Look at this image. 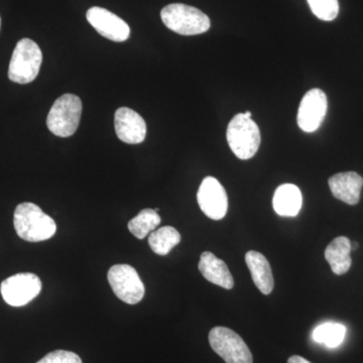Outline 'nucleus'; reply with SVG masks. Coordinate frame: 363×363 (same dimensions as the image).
Here are the masks:
<instances>
[{"label": "nucleus", "instance_id": "17", "mask_svg": "<svg viewBox=\"0 0 363 363\" xmlns=\"http://www.w3.org/2000/svg\"><path fill=\"white\" fill-rule=\"evenodd\" d=\"M350 252L351 241L345 236H339L329 243L325 250V259L330 264L334 274L342 276L350 271L352 264Z\"/></svg>", "mask_w": 363, "mask_h": 363}, {"label": "nucleus", "instance_id": "5", "mask_svg": "<svg viewBox=\"0 0 363 363\" xmlns=\"http://www.w3.org/2000/svg\"><path fill=\"white\" fill-rule=\"evenodd\" d=\"M82 116V101L74 94H64L52 104L47 125L52 135L69 138L77 130Z\"/></svg>", "mask_w": 363, "mask_h": 363}, {"label": "nucleus", "instance_id": "15", "mask_svg": "<svg viewBox=\"0 0 363 363\" xmlns=\"http://www.w3.org/2000/svg\"><path fill=\"white\" fill-rule=\"evenodd\" d=\"M245 262L257 288L264 295H269L274 289V281L269 260L262 253L250 250L245 255Z\"/></svg>", "mask_w": 363, "mask_h": 363}, {"label": "nucleus", "instance_id": "11", "mask_svg": "<svg viewBox=\"0 0 363 363\" xmlns=\"http://www.w3.org/2000/svg\"><path fill=\"white\" fill-rule=\"evenodd\" d=\"M86 18L90 25L106 39L121 43L130 38V28L128 23L107 9L91 7L86 13Z\"/></svg>", "mask_w": 363, "mask_h": 363}, {"label": "nucleus", "instance_id": "23", "mask_svg": "<svg viewBox=\"0 0 363 363\" xmlns=\"http://www.w3.org/2000/svg\"><path fill=\"white\" fill-rule=\"evenodd\" d=\"M288 363H311L305 359L304 357H298V355H293L288 359Z\"/></svg>", "mask_w": 363, "mask_h": 363}, {"label": "nucleus", "instance_id": "9", "mask_svg": "<svg viewBox=\"0 0 363 363\" xmlns=\"http://www.w3.org/2000/svg\"><path fill=\"white\" fill-rule=\"evenodd\" d=\"M197 201L203 213L213 220H221L227 214L228 197L225 189L214 177H206L197 193Z\"/></svg>", "mask_w": 363, "mask_h": 363}, {"label": "nucleus", "instance_id": "10", "mask_svg": "<svg viewBox=\"0 0 363 363\" xmlns=\"http://www.w3.org/2000/svg\"><path fill=\"white\" fill-rule=\"evenodd\" d=\"M328 101L324 91L314 88L306 93L298 107V128L305 133H314L323 123Z\"/></svg>", "mask_w": 363, "mask_h": 363}, {"label": "nucleus", "instance_id": "25", "mask_svg": "<svg viewBox=\"0 0 363 363\" xmlns=\"http://www.w3.org/2000/svg\"><path fill=\"white\" fill-rule=\"evenodd\" d=\"M245 116H247V117H250V118H252V112L250 111H247V112H245Z\"/></svg>", "mask_w": 363, "mask_h": 363}, {"label": "nucleus", "instance_id": "2", "mask_svg": "<svg viewBox=\"0 0 363 363\" xmlns=\"http://www.w3.org/2000/svg\"><path fill=\"white\" fill-rule=\"evenodd\" d=\"M161 18L169 30L182 35H201L211 26L206 14L186 4H173L164 6L161 11Z\"/></svg>", "mask_w": 363, "mask_h": 363}, {"label": "nucleus", "instance_id": "14", "mask_svg": "<svg viewBox=\"0 0 363 363\" xmlns=\"http://www.w3.org/2000/svg\"><path fill=\"white\" fill-rule=\"evenodd\" d=\"M199 271L210 283L231 290L234 286L233 274L223 260L210 252H203L200 257Z\"/></svg>", "mask_w": 363, "mask_h": 363}, {"label": "nucleus", "instance_id": "19", "mask_svg": "<svg viewBox=\"0 0 363 363\" xmlns=\"http://www.w3.org/2000/svg\"><path fill=\"white\" fill-rule=\"evenodd\" d=\"M161 222V216L155 209H143L128 222V227L136 238L143 240L147 234L156 230Z\"/></svg>", "mask_w": 363, "mask_h": 363}, {"label": "nucleus", "instance_id": "12", "mask_svg": "<svg viewBox=\"0 0 363 363\" xmlns=\"http://www.w3.org/2000/svg\"><path fill=\"white\" fill-rule=\"evenodd\" d=\"M114 128L117 138L121 142L130 145L143 143L147 135V123L145 119L128 107L117 109L114 116Z\"/></svg>", "mask_w": 363, "mask_h": 363}, {"label": "nucleus", "instance_id": "21", "mask_svg": "<svg viewBox=\"0 0 363 363\" xmlns=\"http://www.w3.org/2000/svg\"><path fill=\"white\" fill-rule=\"evenodd\" d=\"M312 13L319 20L331 21L337 18L339 13L338 0H307Z\"/></svg>", "mask_w": 363, "mask_h": 363}, {"label": "nucleus", "instance_id": "24", "mask_svg": "<svg viewBox=\"0 0 363 363\" xmlns=\"http://www.w3.org/2000/svg\"><path fill=\"white\" fill-rule=\"evenodd\" d=\"M358 248L357 242H351V250H357Z\"/></svg>", "mask_w": 363, "mask_h": 363}, {"label": "nucleus", "instance_id": "13", "mask_svg": "<svg viewBox=\"0 0 363 363\" xmlns=\"http://www.w3.org/2000/svg\"><path fill=\"white\" fill-rule=\"evenodd\" d=\"M332 194L348 205L359 202L363 178L355 172H345L332 176L328 181Z\"/></svg>", "mask_w": 363, "mask_h": 363}, {"label": "nucleus", "instance_id": "20", "mask_svg": "<svg viewBox=\"0 0 363 363\" xmlns=\"http://www.w3.org/2000/svg\"><path fill=\"white\" fill-rule=\"evenodd\" d=\"M346 327L342 324L327 322L319 325L313 331V339L317 343L324 344L328 348H336L343 342Z\"/></svg>", "mask_w": 363, "mask_h": 363}, {"label": "nucleus", "instance_id": "6", "mask_svg": "<svg viewBox=\"0 0 363 363\" xmlns=\"http://www.w3.org/2000/svg\"><path fill=\"white\" fill-rule=\"evenodd\" d=\"M209 343L226 363H253L247 343L231 329L215 327L209 332Z\"/></svg>", "mask_w": 363, "mask_h": 363}, {"label": "nucleus", "instance_id": "7", "mask_svg": "<svg viewBox=\"0 0 363 363\" xmlns=\"http://www.w3.org/2000/svg\"><path fill=\"white\" fill-rule=\"evenodd\" d=\"M107 279L116 297L126 304H138L145 297V285L135 267L116 264L109 269Z\"/></svg>", "mask_w": 363, "mask_h": 363}, {"label": "nucleus", "instance_id": "8", "mask_svg": "<svg viewBox=\"0 0 363 363\" xmlns=\"http://www.w3.org/2000/svg\"><path fill=\"white\" fill-rule=\"evenodd\" d=\"M42 291V281L37 274L21 272L4 279L0 286L2 298L13 307H23L32 302Z\"/></svg>", "mask_w": 363, "mask_h": 363}, {"label": "nucleus", "instance_id": "16", "mask_svg": "<svg viewBox=\"0 0 363 363\" xmlns=\"http://www.w3.org/2000/svg\"><path fill=\"white\" fill-rule=\"evenodd\" d=\"M303 197L300 189L293 184L279 186L274 192L272 206L279 216H297L302 208Z\"/></svg>", "mask_w": 363, "mask_h": 363}, {"label": "nucleus", "instance_id": "4", "mask_svg": "<svg viewBox=\"0 0 363 363\" xmlns=\"http://www.w3.org/2000/svg\"><path fill=\"white\" fill-rule=\"evenodd\" d=\"M226 136L229 147L238 159H252L259 149V126L245 113H238L231 119Z\"/></svg>", "mask_w": 363, "mask_h": 363}, {"label": "nucleus", "instance_id": "1", "mask_svg": "<svg viewBox=\"0 0 363 363\" xmlns=\"http://www.w3.org/2000/svg\"><path fill=\"white\" fill-rule=\"evenodd\" d=\"M13 224L18 235L28 242L50 240L57 231L54 219L30 202L18 205L14 211Z\"/></svg>", "mask_w": 363, "mask_h": 363}, {"label": "nucleus", "instance_id": "26", "mask_svg": "<svg viewBox=\"0 0 363 363\" xmlns=\"http://www.w3.org/2000/svg\"><path fill=\"white\" fill-rule=\"evenodd\" d=\"M0 26H1V18H0Z\"/></svg>", "mask_w": 363, "mask_h": 363}, {"label": "nucleus", "instance_id": "3", "mask_svg": "<svg viewBox=\"0 0 363 363\" xmlns=\"http://www.w3.org/2000/svg\"><path fill=\"white\" fill-rule=\"evenodd\" d=\"M43 52L37 43L23 39L14 48L9 68V80L18 84L33 82L39 75Z\"/></svg>", "mask_w": 363, "mask_h": 363}, {"label": "nucleus", "instance_id": "18", "mask_svg": "<svg viewBox=\"0 0 363 363\" xmlns=\"http://www.w3.org/2000/svg\"><path fill=\"white\" fill-rule=\"evenodd\" d=\"M181 241V234L172 226H164L152 231L149 238L150 247L159 255H167Z\"/></svg>", "mask_w": 363, "mask_h": 363}, {"label": "nucleus", "instance_id": "22", "mask_svg": "<svg viewBox=\"0 0 363 363\" xmlns=\"http://www.w3.org/2000/svg\"><path fill=\"white\" fill-rule=\"evenodd\" d=\"M37 363H82V360L76 353L67 350H56L48 353Z\"/></svg>", "mask_w": 363, "mask_h": 363}]
</instances>
